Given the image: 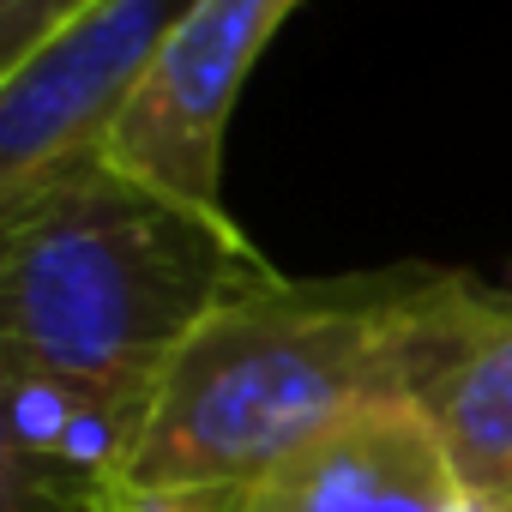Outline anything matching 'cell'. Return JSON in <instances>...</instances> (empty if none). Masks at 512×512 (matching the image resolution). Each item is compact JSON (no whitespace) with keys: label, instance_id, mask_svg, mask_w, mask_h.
<instances>
[{"label":"cell","instance_id":"obj_2","mask_svg":"<svg viewBox=\"0 0 512 512\" xmlns=\"http://www.w3.org/2000/svg\"><path fill=\"white\" fill-rule=\"evenodd\" d=\"M0 223L7 362L145 398L223 302L272 278L235 223L127 181L103 151L55 169Z\"/></svg>","mask_w":512,"mask_h":512},{"label":"cell","instance_id":"obj_7","mask_svg":"<svg viewBox=\"0 0 512 512\" xmlns=\"http://www.w3.org/2000/svg\"><path fill=\"white\" fill-rule=\"evenodd\" d=\"M145 392L7 362V512H103L127 494Z\"/></svg>","mask_w":512,"mask_h":512},{"label":"cell","instance_id":"obj_1","mask_svg":"<svg viewBox=\"0 0 512 512\" xmlns=\"http://www.w3.org/2000/svg\"><path fill=\"white\" fill-rule=\"evenodd\" d=\"M440 272L266 278L223 302L151 392L127 494L235 500L320 428L374 398H404L422 308Z\"/></svg>","mask_w":512,"mask_h":512},{"label":"cell","instance_id":"obj_9","mask_svg":"<svg viewBox=\"0 0 512 512\" xmlns=\"http://www.w3.org/2000/svg\"><path fill=\"white\" fill-rule=\"evenodd\" d=\"M103 512H205V506H193V500H157V494H121Z\"/></svg>","mask_w":512,"mask_h":512},{"label":"cell","instance_id":"obj_8","mask_svg":"<svg viewBox=\"0 0 512 512\" xmlns=\"http://www.w3.org/2000/svg\"><path fill=\"white\" fill-rule=\"evenodd\" d=\"M91 0H0V73L43 49L61 25H73Z\"/></svg>","mask_w":512,"mask_h":512},{"label":"cell","instance_id":"obj_4","mask_svg":"<svg viewBox=\"0 0 512 512\" xmlns=\"http://www.w3.org/2000/svg\"><path fill=\"white\" fill-rule=\"evenodd\" d=\"M193 0H91L43 49L0 73V211L55 169L103 151L121 103L163 55Z\"/></svg>","mask_w":512,"mask_h":512},{"label":"cell","instance_id":"obj_3","mask_svg":"<svg viewBox=\"0 0 512 512\" xmlns=\"http://www.w3.org/2000/svg\"><path fill=\"white\" fill-rule=\"evenodd\" d=\"M296 7L302 0H193L103 139L109 169L199 217L235 223L223 211V133L253 61Z\"/></svg>","mask_w":512,"mask_h":512},{"label":"cell","instance_id":"obj_5","mask_svg":"<svg viewBox=\"0 0 512 512\" xmlns=\"http://www.w3.org/2000/svg\"><path fill=\"white\" fill-rule=\"evenodd\" d=\"M404 398L440 434L470 512H512V284L440 272Z\"/></svg>","mask_w":512,"mask_h":512},{"label":"cell","instance_id":"obj_6","mask_svg":"<svg viewBox=\"0 0 512 512\" xmlns=\"http://www.w3.org/2000/svg\"><path fill=\"white\" fill-rule=\"evenodd\" d=\"M205 512H470V500L428 416L410 398H374Z\"/></svg>","mask_w":512,"mask_h":512}]
</instances>
